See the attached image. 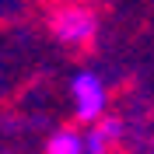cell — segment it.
<instances>
[{"label": "cell", "instance_id": "1", "mask_svg": "<svg viewBox=\"0 0 154 154\" xmlns=\"http://www.w3.org/2000/svg\"><path fill=\"white\" fill-rule=\"evenodd\" d=\"M46 28L60 46L84 49L98 35V11L88 0H56L46 11Z\"/></svg>", "mask_w": 154, "mask_h": 154}, {"label": "cell", "instance_id": "2", "mask_svg": "<svg viewBox=\"0 0 154 154\" xmlns=\"http://www.w3.org/2000/svg\"><path fill=\"white\" fill-rule=\"evenodd\" d=\"M70 102L77 123L95 126L102 116H109V88L95 70H77L70 74Z\"/></svg>", "mask_w": 154, "mask_h": 154}, {"label": "cell", "instance_id": "3", "mask_svg": "<svg viewBox=\"0 0 154 154\" xmlns=\"http://www.w3.org/2000/svg\"><path fill=\"white\" fill-rule=\"evenodd\" d=\"M126 126L119 116H102L91 130L84 133V154H109L119 140H123Z\"/></svg>", "mask_w": 154, "mask_h": 154}, {"label": "cell", "instance_id": "4", "mask_svg": "<svg viewBox=\"0 0 154 154\" xmlns=\"http://www.w3.org/2000/svg\"><path fill=\"white\" fill-rule=\"evenodd\" d=\"M46 154H84V133L74 126H60L46 140Z\"/></svg>", "mask_w": 154, "mask_h": 154}, {"label": "cell", "instance_id": "5", "mask_svg": "<svg viewBox=\"0 0 154 154\" xmlns=\"http://www.w3.org/2000/svg\"><path fill=\"white\" fill-rule=\"evenodd\" d=\"M151 151H154V133H151Z\"/></svg>", "mask_w": 154, "mask_h": 154}]
</instances>
